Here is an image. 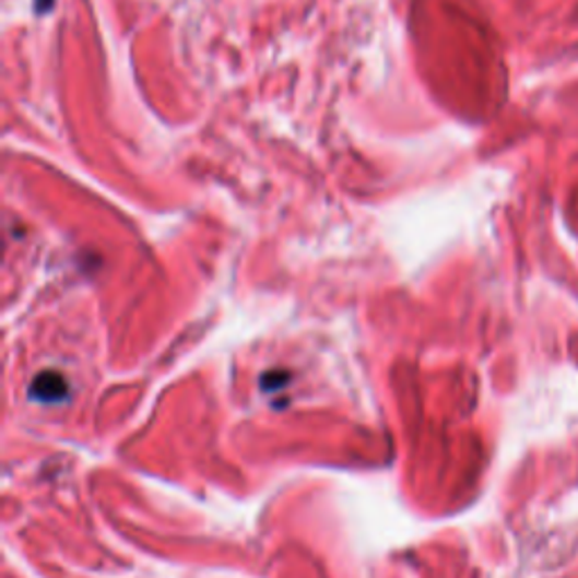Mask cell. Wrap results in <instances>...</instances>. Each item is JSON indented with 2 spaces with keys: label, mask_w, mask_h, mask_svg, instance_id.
<instances>
[{
  "label": "cell",
  "mask_w": 578,
  "mask_h": 578,
  "mask_svg": "<svg viewBox=\"0 0 578 578\" xmlns=\"http://www.w3.org/2000/svg\"><path fill=\"white\" fill-rule=\"evenodd\" d=\"M55 5V0H34V12L37 14H48Z\"/></svg>",
  "instance_id": "obj_2"
},
{
  "label": "cell",
  "mask_w": 578,
  "mask_h": 578,
  "mask_svg": "<svg viewBox=\"0 0 578 578\" xmlns=\"http://www.w3.org/2000/svg\"><path fill=\"white\" fill-rule=\"evenodd\" d=\"M32 391L37 393L39 400L52 402L66 393V382L59 373H42V376L32 382Z\"/></svg>",
  "instance_id": "obj_1"
}]
</instances>
